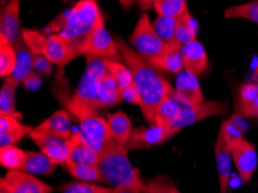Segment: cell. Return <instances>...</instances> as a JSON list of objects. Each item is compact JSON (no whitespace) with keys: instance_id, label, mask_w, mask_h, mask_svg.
<instances>
[{"instance_id":"cell-1","label":"cell","mask_w":258,"mask_h":193,"mask_svg":"<svg viewBox=\"0 0 258 193\" xmlns=\"http://www.w3.org/2000/svg\"><path fill=\"white\" fill-rule=\"evenodd\" d=\"M116 42L124 64L131 71L134 82L140 93V110L146 121L154 124L156 109L165 98L173 95L174 87L160 74V71L124 39L116 37Z\"/></svg>"},{"instance_id":"cell-2","label":"cell","mask_w":258,"mask_h":193,"mask_svg":"<svg viewBox=\"0 0 258 193\" xmlns=\"http://www.w3.org/2000/svg\"><path fill=\"white\" fill-rule=\"evenodd\" d=\"M102 18L95 0H79L71 10L65 11L43 29V34H60L69 43L73 58L83 56L86 38Z\"/></svg>"},{"instance_id":"cell-3","label":"cell","mask_w":258,"mask_h":193,"mask_svg":"<svg viewBox=\"0 0 258 193\" xmlns=\"http://www.w3.org/2000/svg\"><path fill=\"white\" fill-rule=\"evenodd\" d=\"M86 59L85 72L76 92L68 100H64L70 115L74 117L80 113L96 112V110L103 109L101 101V84L108 71L107 59L95 56H86Z\"/></svg>"},{"instance_id":"cell-4","label":"cell","mask_w":258,"mask_h":193,"mask_svg":"<svg viewBox=\"0 0 258 193\" xmlns=\"http://www.w3.org/2000/svg\"><path fill=\"white\" fill-rule=\"evenodd\" d=\"M125 146L114 139H109L101 147L99 151V167L104 183L117 186L134 178L138 169L132 167Z\"/></svg>"},{"instance_id":"cell-5","label":"cell","mask_w":258,"mask_h":193,"mask_svg":"<svg viewBox=\"0 0 258 193\" xmlns=\"http://www.w3.org/2000/svg\"><path fill=\"white\" fill-rule=\"evenodd\" d=\"M128 43L140 56L147 60L162 56L173 46L167 44L159 37L146 12H144L139 17L135 29L128 38Z\"/></svg>"},{"instance_id":"cell-6","label":"cell","mask_w":258,"mask_h":193,"mask_svg":"<svg viewBox=\"0 0 258 193\" xmlns=\"http://www.w3.org/2000/svg\"><path fill=\"white\" fill-rule=\"evenodd\" d=\"M81 54L123 61L122 54L117 46L116 38L112 37L108 29L105 28L103 17L97 21L92 33L86 38L83 49H81Z\"/></svg>"},{"instance_id":"cell-7","label":"cell","mask_w":258,"mask_h":193,"mask_svg":"<svg viewBox=\"0 0 258 193\" xmlns=\"http://www.w3.org/2000/svg\"><path fill=\"white\" fill-rule=\"evenodd\" d=\"M230 120H224L219 130V135L214 146V156L218 169L219 187L220 192H227L229 187V178L232 174V149H230Z\"/></svg>"},{"instance_id":"cell-8","label":"cell","mask_w":258,"mask_h":193,"mask_svg":"<svg viewBox=\"0 0 258 193\" xmlns=\"http://www.w3.org/2000/svg\"><path fill=\"white\" fill-rule=\"evenodd\" d=\"M230 149H232L233 162L238 172L242 183H248L252 178L258 164L256 147L243 137L230 138Z\"/></svg>"},{"instance_id":"cell-9","label":"cell","mask_w":258,"mask_h":193,"mask_svg":"<svg viewBox=\"0 0 258 193\" xmlns=\"http://www.w3.org/2000/svg\"><path fill=\"white\" fill-rule=\"evenodd\" d=\"M179 131L181 130L177 127H167V126L158 124H151L148 127L140 126V127L134 128L125 147L127 151L150 148L152 146L166 143L167 140H169L171 137H174Z\"/></svg>"},{"instance_id":"cell-10","label":"cell","mask_w":258,"mask_h":193,"mask_svg":"<svg viewBox=\"0 0 258 193\" xmlns=\"http://www.w3.org/2000/svg\"><path fill=\"white\" fill-rule=\"evenodd\" d=\"M76 118L79 121L80 135L97 152L109 139H111L108 121L96 112L80 113Z\"/></svg>"},{"instance_id":"cell-11","label":"cell","mask_w":258,"mask_h":193,"mask_svg":"<svg viewBox=\"0 0 258 193\" xmlns=\"http://www.w3.org/2000/svg\"><path fill=\"white\" fill-rule=\"evenodd\" d=\"M29 137L41 149L43 154L51 159L56 164L66 165L69 162L73 146L72 138L71 139H60V138L38 132L35 128L31 131Z\"/></svg>"},{"instance_id":"cell-12","label":"cell","mask_w":258,"mask_h":193,"mask_svg":"<svg viewBox=\"0 0 258 193\" xmlns=\"http://www.w3.org/2000/svg\"><path fill=\"white\" fill-rule=\"evenodd\" d=\"M0 186L7 188L11 193H52L54 191L50 184L22 170H9L0 180Z\"/></svg>"},{"instance_id":"cell-13","label":"cell","mask_w":258,"mask_h":193,"mask_svg":"<svg viewBox=\"0 0 258 193\" xmlns=\"http://www.w3.org/2000/svg\"><path fill=\"white\" fill-rule=\"evenodd\" d=\"M226 112H227V104L219 101H207L198 105L183 106L173 123V127L182 130L209 117L225 115Z\"/></svg>"},{"instance_id":"cell-14","label":"cell","mask_w":258,"mask_h":193,"mask_svg":"<svg viewBox=\"0 0 258 193\" xmlns=\"http://www.w3.org/2000/svg\"><path fill=\"white\" fill-rule=\"evenodd\" d=\"M198 77L183 70L176 77L173 97H175L183 106H194L205 102L204 94L199 85Z\"/></svg>"},{"instance_id":"cell-15","label":"cell","mask_w":258,"mask_h":193,"mask_svg":"<svg viewBox=\"0 0 258 193\" xmlns=\"http://www.w3.org/2000/svg\"><path fill=\"white\" fill-rule=\"evenodd\" d=\"M20 5L21 0H9L0 15V37L13 45L21 39Z\"/></svg>"},{"instance_id":"cell-16","label":"cell","mask_w":258,"mask_h":193,"mask_svg":"<svg viewBox=\"0 0 258 193\" xmlns=\"http://www.w3.org/2000/svg\"><path fill=\"white\" fill-rule=\"evenodd\" d=\"M36 131L45 135L60 138V139H71L73 136L72 123L70 112L65 110H58L51 116L42 121L40 125L34 127Z\"/></svg>"},{"instance_id":"cell-17","label":"cell","mask_w":258,"mask_h":193,"mask_svg":"<svg viewBox=\"0 0 258 193\" xmlns=\"http://www.w3.org/2000/svg\"><path fill=\"white\" fill-rule=\"evenodd\" d=\"M15 51H17V64H15L14 71L11 76L4 78V81L9 82L15 88L20 86L23 80L33 72V52L28 49L22 39L18 41L14 44Z\"/></svg>"},{"instance_id":"cell-18","label":"cell","mask_w":258,"mask_h":193,"mask_svg":"<svg viewBox=\"0 0 258 193\" xmlns=\"http://www.w3.org/2000/svg\"><path fill=\"white\" fill-rule=\"evenodd\" d=\"M181 53L184 62V70L196 77L204 74L209 69V58L202 43L195 41L181 48Z\"/></svg>"},{"instance_id":"cell-19","label":"cell","mask_w":258,"mask_h":193,"mask_svg":"<svg viewBox=\"0 0 258 193\" xmlns=\"http://www.w3.org/2000/svg\"><path fill=\"white\" fill-rule=\"evenodd\" d=\"M43 54L53 65L59 66V68H64L66 64L74 60L69 43L60 34H51L46 36Z\"/></svg>"},{"instance_id":"cell-20","label":"cell","mask_w":258,"mask_h":193,"mask_svg":"<svg viewBox=\"0 0 258 193\" xmlns=\"http://www.w3.org/2000/svg\"><path fill=\"white\" fill-rule=\"evenodd\" d=\"M235 115L238 117H258V84L241 86L235 105Z\"/></svg>"},{"instance_id":"cell-21","label":"cell","mask_w":258,"mask_h":193,"mask_svg":"<svg viewBox=\"0 0 258 193\" xmlns=\"http://www.w3.org/2000/svg\"><path fill=\"white\" fill-rule=\"evenodd\" d=\"M72 140L73 146L68 163L99 165V152L84 139L80 132H74Z\"/></svg>"},{"instance_id":"cell-22","label":"cell","mask_w":258,"mask_h":193,"mask_svg":"<svg viewBox=\"0 0 258 193\" xmlns=\"http://www.w3.org/2000/svg\"><path fill=\"white\" fill-rule=\"evenodd\" d=\"M56 163L42 152H27V157L21 170L35 176H50L56 169Z\"/></svg>"},{"instance_id":"cell-23","label":"cell","mask_w":258,"mask_h":193,"mask_svg":"<svg viewBox=\"0 0 258 193\" xmlns=\"http://www.w3.org/2000/svg\"><path fill=\"white\" fill-rule=\"evenodd\" d=\"M107 121L111 139L123 146L126 145L132 135V131H134L131 119L126 113L123 111H116L109 116Z\"/></svg>"},{"instance_id":"cell-24","label":"cell","mask_w":258,"mask_h":193,"mask_svg":"<svg viewBox=\"0 0 258 193\" xmlns=\"http://www.w3.org/2000/svg\"><path fill=\"white\" fill-rule=\"evenodd\" d=\"M150 64L158 71H162V72H169L178 74L184 70V62H183L181 48L179 46L173 45L171 48L155 59H152Z\"/></svg>"},{"instance_id":"cell-25","label":"cell","mask_w":258,"mask_h":193,"mask_svg":"<svg viewBox=\"0 0 258 193\" xmlns=\"http://www.w3.org/2000/svg\"><path fill=\"white\" fill-rule=\"evenodd\" d=\"M183 105L173 96L165 98L158 106L154 116V124L173 127V123L179 115Z\"/></svg>"},{"instance_id":"cell-26","label":"cell","mask_w":258,"mask_h":193,"mask_svg":"<svg viewBox=\"0 0 258 193\" xmlns=\"http://www.w3.org/2000/svg\"><path fill=\"white\" fill-rule=\"evenodd\" d=\"M179 18H173V17H165V15H158L153 22V27L159 35V37L166 42L169 45H175V36H176V29H177Z\"/></svg>"},{"instance_id":"cell-27","label":"cell","mask_w":258,"mask_h":193,"mask_svg":"<svg viewBox=\"0 0 258 193\" xmlns=\"http://www.w3.org/2000/svg\"><path fill=\"white\" fill-rule=\"evenodd\" d=\"M27 157V152L15 145L0 148V164L7 170H21Z\"/></svg>"},{"instance_id":"cell-28","label":"cell","mask_w":258,"mask_h":193,"mask_svg":"<svg viewBox=\"0 0 258 193\" xmlns=\"http://www.w3.org/2000/svg\"><path fill=\"white\" fill-rule=\"evenodd\" d=\"M196 39V25L190 12H187L184 15L179 18L177 29H176L175 44L182 48L189 43H192Z\"/></svg>"},{"instance_id":"cell-29","label":"cell","mask_w":258,"mask_h":193,"mask_svg":"<svg viewBox=\"0 0 258 193\" xmlns=\"http://www.w3.org/2000/svg\"><path fill=\"white\" fill-rule=\"evenodd\" d=\"M65 167L68 168L69 172L74 177V178L79 180L91 182V183L103 182L102 174H101L99 165L68 163Z\"/></svg>"},{"instance_id":"cell-30","label":"cell","mask_w":258,"mask_h":193,"mask_svg":"<svg viewBox=\"0 0 258 193\" xmlns=\"http://www.w3.org/2000/svg\"><path fill=\"white\" fill-rule=\"evenodd\" d=\"M17 64V51L13 44L0 37V76L6 78L12 74Z\"/></svg>"},{"instance_id":"cell-31","label":"cell","mask_w":258,"mask_h":193,"mask_svg":"<svg viewBox=\"0 0 258 193\" xmlns=\"http://www.w3.org/2000/svg\"><path fill=\"white\" fill-rule=\"evenodd\" d=\"M15 88L9 82L4 81L0 89V115L12 116L21 119L22 115L17 110L15 105Z\"/></svg>"},{"instance_id":"cell-32","label":"cell","mask_w":258,"mask_h":193,"mask_svg":"<svg viewBox=\"0 0 258 193\" xmlns=\"http://www.w3.org/2000/svg\"><path fill=\"white\" fill-rule=\"evenodd\" d=\"M226 19H244L258 25V0L229 7L225 11Z\"/></svg>"},{"instance_id":"cell-33","label":"cell","mask_w":258,"mask_h":193,"mask_svg":"<svg viewBox=\"0 0 258 193\" xmlns=\"http://www.w3.org/2000/svg\"><path fill=\"white\" fill-rule=\"evenodd\" d=\"M154 10L159 15L173 18H181L189 12L186 0H159Z\"/></svg>"},{"instance_id":"cell-34","label":"cell","mask_w":258,"mask_h":193,"mask_svg":"<svg viewBox=\"0 0 258 193\" xmlns=\"http://www.w3.org/2000/svg\"><path fill=\"white\" fill-rule=\"evenodd\" d=\"M60 193H111V188L101 186L91 182H69L58 187Z\"/></svg>"},{"instance_id":"cell-35","label":"cell","mask_w":258,"mask_h":193,"mask_svg":"<svg viewBox=\"0 0 258 193\" xmlns=\"http://www.w3.org/2000/svg\"><path fill=\"white\" fill-rule=\"evenodd\" d=\"M21 39L33 53H43L46 36L41 31L25 28L21 30Z\"/></svg>"},{"instance_id":"cell-36","label":"cell","mask_w":258,"mask_h":193,"mask_svg":"<svg viewBox=\"0 0 258 193\" xmlns=\"http://www.w3.org/2000/svg\"><path fill=\"white\" fill-rule=\"evenodd\" d=\"M170 179L167 176L159 175L154 178L148 179L144 184V191L146 193H170Z\"/></svg>"},{"instance_id":"cell-37","label":"cell","mask_w":258,"mask_h":193,"mask_svg":"<svg viewBox=\"0 0 258 193\" xmlns=\"http://www.w3.org/2000/svg\"><path fill=\"white\" fill-rule=\"evenodd\" d=\"M144 191V182L139 170L137 171L134 178L111 188V193H142Z\"/></svg>"},{"instance_id":"cell-38","label":"cell","mask_w":258,"mask_h":193,"mask_svg":"<svg viewBox=\"0 0 258 193\" xmlns=\"http://www.w3.org/2000/svg\"><path fill=\"white\" fill-rule=\"evenodd\" d=\"M33 130L34 127H31V126L23 125L21 128L15 130V131L5 133V135H0V146L2 147H6V146L17 144L25 136H29Z\"/></svg>"},{"instance_id":"cell-39","label":"cell","mask_w":258,"mask_h":193,"mask_svg":"<svg viewBox=\"0 0 258 193\" xmlns=\"http://www.w3.org/2000/svg\"><path fill=\"white\" fill-rule=\"evenodd\" d=\"M33 68L41 76H49L52 72L53 64L43 53H33Z\"/></svg>"},{"instance_id":"cell-40","label":"cell","mask_w":258,"mask_h":193,"mask_svg":"<svg viewBox=\"0 0 258 193\" xmlns=\"http://www.w3.org/2000/svg\"><path fill=\"white\" fill-rule=\"evenodd\" d=\"M23 124L20 123L19 118L0 115V135H5V133L15 131V130L21 128Z\"/></svg>"},{"instance_id":"cell-41","label":"cell","mask_w":258,"mask_h":193,"mask_svg":"<svg viewBox=\"0 0 258 193\" xmlns=\"http://www.w3.org/2000/svg\"><path fill=\"white\" fill-rule=\"evenodd\" d=\"M123 101H127L128 103L136 105L140 104V93L134 81L123 90Z\"/></svg>"},{"instance_id":"cell-42","label":"cell","mask_w":258,"mask_h":193,"mask_svg":"<svg viewBox=\"0 0 258 193\" xmlns=\"http://www.w3.org/2000/svg\"><path fill=\"white\" fill-rule=\"evenodd\" d=\"M22 85L28 90H37L42 85V76L40 73L33 71V72L23 80Z\"/></svg>"},{"instance_id":"cell-43","label":"cell","mask_w":258,"mask_h":193,"mask_svg":"<svg viewBox=\"0 0 258 193\" xmlns=\"http://www.w3.org/2000/svg\"><path fill=\"white\" fill-rule=\"evenodd\" d=\"M139 4L140 9H142L143 12H146L151 9H154L155 4L159 2V0H137Z\"/></svg>"},{"instance_id":"cell-44","label":"cell","mask_w":258,"mask_h":193,"mask_svg":"<svg viewBox=\"0 0 258 193\" xmlns=\"http://www.w3.org/2000/svg\"><path fill=\"white\" fill-rule=\"evenodd\" d=\"M118 2H119L120 7H122V10L128 11L134 7L137 0H118Z\"/></svg>"},{"instance_id":"cell-45","label":"cell","mask_w":258,"mask_h":193,"mask_svg":"<svg viewBox=\"0 0 258 193\" xmlns=\"http://www.w3.org/2000/svg\"><path fill=\"white\" fill-rule=\"evenodd\" d=\"M170 193H182V192H181V191H179V190H178V188H177V187H176L174 184H171V186H170Z\"/></svg>"},{"instance_id":"cell-46","label":"cell","mask_w":258,"mask_h":193,"mask_svg":"<svg viewBox=\"0 0 258 193\" xmlns=\"http://www.w3.org/2000/svg\"><path fill=\"white\" fill-rule=\"evenodd\" d=\"M0 193H11V192L4 186H0Z\"/></svg>"},{"instance_id":"cell-47","label":"cell","mask_w":258,"mask_h":193,"mask_svg":"<svg viewBox=\"0 0 258 193\" xmlns=\"http://www.w3.org/2000/svg\"><path fill=\"white\" fill-rule=\"evenodd\" d=\"M220 193H227V192H220Z\"/></svg>"}]
</instances>
